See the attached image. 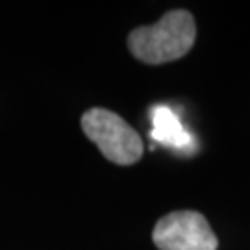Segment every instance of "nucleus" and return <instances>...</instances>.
Segmentation results:
<instances>
[{
  "label": "nucleus",
  "mask_w": 250,
  "mask_h": 250,
  "mask_svg": "<svg viewBox=\"0 0 250 250\" xmlns=\"http://www.w3.org/2000/svg\"><path fill=\"white\" fill-rule=\"evenodd\" d=\"M195 37L197 28L193 15L186 9H174L152 26L135 28L128 36V46L143 63L161 65L186 56L195 45Z\"/></svg>",
  "instance_id": "f257e3e1"
},
{
  "label": "nucleus",
  "mask_w": 250,
  "mask_h": 250,
  "mask_svg": "<svg viewBox=\"0 0 250 250\" xmlns=\"http://www.w3.org/2000/svg\"><path fill=\"white\" fill-rule=\"evenodd\" d=\"M82 130L109 161L117 165H132L145 152L139 134L125 119L104 109L93 107L82 117Z\"/></svg>",
  "instance_id": "f03ea898"
},
{
  "label": "nucleus",
  "mask_w": 250,
  "mask_h": 250,
  "mask_svg": "<svg viewBox=\"0 0 250 250\" xmlns=\"http://www.w3.org/2000/svg\"><path fill=\"white\" fill-rule=\"evenodd\" d=\"M152 239L160 250H217L219 247L209 223L197 211H174L161 217Z\"/></svg>",
  "instance_id": "7ed1b4c3"
},
{
  "label": "nucleus",
  "mask_w": 250,
  "mask_h": 250,
  "mask_svg": "<svg viewBox=\"0 0 250 250\" xmlns=\"http://www.w3.org/2000/svg\"><path fill=\"white\" fill-rule=\"evenodd\" d=\"M152 139L163 146H170L174 150H189L193 145V137L184 125L180 123L178 115L167 106H156L152 109Z\"/></svg>",
  "instance_id": "20e7f679"
}]
</instances>
